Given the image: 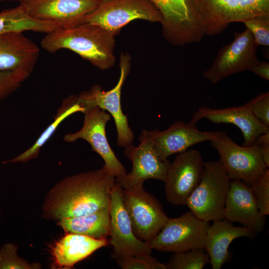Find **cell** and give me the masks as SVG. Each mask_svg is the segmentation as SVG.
Returning a JSON list of instances; mask_svg holds the SVG:
<instances>
[{
    "mask_svg": "<svg viewBox=\"0 0 269 269\" xmlns=\"http://www.w3.org/2000/svg\"><path fill=\"white\" fill-rule=\"evenodd\" d=\"M148 133L156 154L162 160L183 152L194 144L210 141L226 134L223 131H201L196 124L181 121L175 122L165 130H148Z\"/></svg>",
    "mask_w": 269,
    "mask_h": 269,
    "instance_id": "cell-17",
    "label": "cell"
},
{
    "mask_svg": "<svg viewBox=\"0 0 269 269\" xmlns=\"http://www.w3.org/2000/svg\"><path fill=\"white\" fill-rule=\"evenodd\" d=\"M84 123L78 132L66 134L65 141L73 142L78 139L86 140L92 150L100 155L104 161V165L115 177L119 178L127 173L124 166L111 148L106 134V126L111 116L106 111L94 107L84 113Z\"/></svg>",
    "mask_w": 269,
    "mask_h": 269,
    "instance_id": "cell-14",
    "label": "cell"
},
{
    "mask_svg": "<svg viewBox=\"0 0 269 269\" xmlns=\"http://www.w3.org/2000/svg\"><path fill=\"white\" fill-rule=\"evenodd\" d=\"M205 35L222 32L235 22L269 14V0H193Z\"/></svg>",
    "mask_w": 269,
    "mask_h": 269,
    "instance_id": "cell-4",
    "label": "cell"
},
{
    "mask_svg": "<svg viewBox=\"0 0 269 269\" xmlns=\"http://www.w3.org/2000/svg\"><path fill=\"white\" fill-rule=\"evenodd\" d=\"M100 0L101 1H106V0Z\"/></svg>",
    "mask_w": 269,
    "mask_h": 269,
    "instance_id": "cell-37",
    "label": "cell"
},
{
    "mask_svg": "<svg viewBox=\"0 0 269 269\" xmlns=\"http://www.w3.org/2000/svg\"><path fill=\"white\" fill-rule=\"evenodd\" d=\"M0 216H1V212H0Z\"/></svg>",
    "mask_w": 269,
    "mask_h": 269,
    "instance_id": "cell-38",
    "label": "cell"
},
{
    "mask_svg": "<svg viewBox=\"0 0 269 269\" xmlns=\"http://www.w3.org/2000/svg\"><path fill=\"white\" fill-rule=\"evenodd\" d=\"M115 36L100 26L84 22L68 28H58L46 34L40 44L52 53L62 49L71 50L102 70L116 62Z\"/></svg>",
    "mask_w": 269,
    "mask_h": 269,
    "instance_id": "cell-2",
    "label": "cell"
},
{
    "mask_svg": "<svg viewBox=\"0 0 269 269\" xmlns=\"http://www.w3.org/2000/svg\"><path fill=\"white\" fill-rule=\"evenodd\" d=\"M110 232L109 243L113 247L112 255L150 254L152 250L147 242L134 235L122 195V188L116 183L110 194Z\"/></svg>",
    "mask_w": 269,
    "mask_h": 269,
    "instance_id": "cell-16",
    "label": "cell"
},
{
    "mask_svg": "<svg viewBox=\"0 0 269 269\" xmlns=\"http://www.w3.org/2000/svg\"><path fill=\"white\" fill-rule=\"evenodd\" d=\"M230 179L220 160L204 162L201 180L186 204L200 219L210 222L223 219Z\"/></svg>",
    "mask_w": 269,
    "mask_h": 269,
    "instance_id": "cell-3",
    "label": "cell"
},
{
    "mask_svg": "<svg viewBox=\"0 0 269 269\" xmlns=\"http://www.w3.org/2000/svg\"><path fill=\"white\" fill-rule=\"evenodd\" d=\"M131 65L130 55L127 52L122 53L120 58V78L113 88L105 91L99 85H95L89 91L76 96L77 102L84 109L85 112L97 107L109 113L115 121L118 145L123 147L132 144L134 138L128 118L123 113L121 103L122 89L130 71Z\"/></svg>",
    "mask_w": 269,
    "mask_h": 269,
    "instance_id": "cell-5",
    "label": "cell"
},
{
    "mask_svg": "<svg viewBox=\"0 0 269 269\" xmlns=\"http://www.w3.org/2000/svg\"><path fill=\"white\" fill-rule=\"evenodd\" d=\"M26 78L14 71H0V99L6 98L15 91Z\"/></svg>",
    "mask_w": 269,
    "mask_h": 269,
    "instance_id": "cell-32",
    "label": "cell"
},
{
    "mask_svg": "<svg viewBox=\"0 0 269 269\" xmlns=\"http://www.w3.org/2000/svg\"><path fill=\"white\" fill-rule=\"evenodd\" d=\"M254 144L259 146L269 145V132L259 135L256 138Z\"/></svg>",
    "mask_w": 269,
    "mask_h": 269,
    "instance_id": "cell-35",
    "label": "cell"
},
{
    "mask_svg": "<svg viewBox=\"0 0 269 269\" xmlns=\"http://www.w3.org/2000/svg\"><path fill=\"white\" fill-rule=\"evenodd\" d=\"M139 144H132L124 148L125 156L132 162L131 172L115 178V182L126 189L153 179L165 182L170 162L162 160L156 154L149 137L148 130H143L139 137Z\"/></svg>",
    "mask_w": 269,
    "mask_h": 269,
    "instance_id": "cell-12",
    "label": "cell"
},
{
    "mask_svg": "<svg viewBox=\"0 0 269 269\" xmlns=\"http://www.w3.org/2000/svg\"><path fill=\"white\" fill-rule=\"evenodd\" d=\"M162 16V35L176 46L200 42L205 35L193 0H149Z\"/></svg>",
    "mask_w": 269,
    "mask_h": 269,
    "instance_id": "cell-6",
    "label": "cell"
},
{
    "mask_svg": "<svg viewBox=\"0 0 269 269\" xmlns=\"http://www.w3.org/2000/svg\"><path fill=\"white\" fill-rule=\"evenodd\" d=\"M60 27L55 22L39 20L29 16L20 3L14 8L0 12V34L29 30L46 34Z\"/></svg>",
    "mask_w": 269,
    "mask_h": 269,
    "instance_id": "cell-24",
    "label": "cell"
},
{
    "mask_svg": "<svg viewBox=\"0 0 269 269\" xmlns=\"http://www.w3.org/2000/svg\"><path fill=\"white\" fill-rule=\"evenodd\" d=\"M57 224L66 233L107 239L110 232V205L91 214L60 220Z\"/></svg>",
    "mask_w": 269,
    "mask_h": 269,
    "instance_id": "cell-23",
    "label": "cell"
},
{
    "mask_svg": "<svg viewBox=\"0 0 269 269\" xmlns=\"http://www.w3.org/2000/svg\"><path fill=\"white\" fill-rule=\"evenodd\" d=\"M223 217L228 222H239L257 232L265 228V216L259 212L251 187L241 180H230Z\"/></svg>",
    "mask_w": 269,
    "mask_h": 269,
    "instance_id": "cell-20",
    "label": "cell"
},
{
    "mask_svg": "<svg viewBox=\"0 0 269 269\" xmlns=\"http://www.w3.org/2000/svg\"><path fill=\"white\" fill-rule=\"evenodd\" d=\"M259 46L269 45V14L258 15L242 22Z\"/></svg>",
    "mask_w": 269,
    "mask_h": 269,
    "instance_id": "cell-29",
    "label": "cell"
},
{
    "mask_svg": "<svg viewBox=\"0 0 269 269\" xmlns=\"http://www.w3.org/2000/svg\"><path fill=\"white\" fill-rule=\"evenodd\" d=\"M17 0V1H19L20 3H22L27 1V0Z\"/></svg>",
    "mask_w": 269,
    "mask_h": 269,
    "instance_id": "cell-36",
    "label": "cell"
},
{
    "mask_svg": "<svg viewBox=\"0 0 269 269\" xmlns=\"http://www.w3.org/2000/svg\"><path fill=\"white\" fill-rule=\"evenodd\" d=\"M108 243L107 239L99 240L81 234L67 233L52 248L53 266L58 269L71 268Z\"/></svg>",
    "mask_w": 269,
    "mask_h": 269,
    "instance_id": "cell-22",
    "label": "cell"
},
{
    "mask_svg": "<svg viewBox=\"0 0 269 269\" xmlns=\"http://www.w3.org/2000/svg\"><path fill=\"white\" fill-rule=\"evenodd\" d=\"M143 184L122 188V195L134 235L148 242L157 235L169 218L159 200L144 190Z\"/></svg>",
    "mask_w": 269,
    "mask_h": 269,
    "instance_id": "cell-8",
    "label": "cell"
},
{
    "mask_svg": "<svg viewBox=\"0 0 269 269\" xmlns=\"http://www.w3.org/2000/svg\"><path fill=\"white\" fill-rule=\"evenodd\" d=\"M210 263L204 248L194 249L174 253L166 264V269H202Z\"/></svg>",
    "mask_w": 269,
    "mask_h": 269,
    "instance_id": "cell-26",
    "label": "cell"
},
{
    "mask_svg": "<svg viewBox=\"0 0 269 269\" xmlns=\"http://www.w3.org/2000/svg\"><path fill=\"white\" fill-rule=\"evenodd\" d=\"M262 159L267 168L269 167V145L259 146Z\"/></svg>",
    "mask_w": 269,
    "mask_h": 269,
    "instance_id": "cell-34",
    "label": "cell"
},
{
    "mask_svg": "<svg viewBox=\"0 0 269 269\" xmlns=\"http://www.w3.org/2000/svg\"><path fill=\"white\" fill-rule=\"evenodd\" d=\"M115 177L104 165L101 168L66 177L48 192L42 217L57 220L84 216L109 206Z\"/></svg>",
    "mask_w": 269,
    "mask_h": 269,
    "instance_id": "cell-1",
    "label": "cell"
},
{
    "mask_svg": "<svg viewBox=\"0 0 269 269\" xmlns=\"http://www.w3.org/2000/svg\"><path fill=\"white\" fill-rule=\"evenodd\" d=\"M260 214L269 215V169L267 168L263 173L251 185Z\"/></svg>",
    "mask_w": 269,
    "mask_h": 269,
    "instance_id": "cell-30",
    "label": "cell"
},
{
    "mask_svg": "<svg viewBox=\"0 0 269 269\" xmlns=\"http://www.w3.org/2000/svg\"><path fill=\"white\" fill-rule=\"evenodd\" d=\"M204 161L200 152L191 149L178 153L170 163L164 182L166 199L175 205H184L199 183Z\"/></svg>",
    "mask_w": 269,
    "mask_h": 269,
    "instance_id": "cell-13",
    "label": "cell"
},
{
    "mask_svg": "<svg viewBox=\"0 0 269 269\" xmlns=\"http://www.w3.org/2000/svg\"><path fill=\"white\" fill-rule=\"evenodd\" d=\"M255 230L246 227H236L225 219L213 221L206 235L204 249L208 254L213 269H220L231 257L229 247L232 242L240 237L254 239L257 234Z\"/></svg>",
    "mask_w": 269,
    "mask_h": 269,
    "instance_id": "cell-21",
    "label": "cell"
},
{
    "mask_svg": "<svg viewBox=\"0 0 269 269\" xmlns=\"http://www.w3.org/2000/svg\"><path fill=\"white\" fill-rule=\"evenodd\" d=\"M66 108L60 112L54 121L43 132L38 138L29 148L16 157L3 162V163L24 162L36 157L41 147L55 132L60 124L68 117L77 112L84 113V109L77 102L76 96L67 99Z\"/></svg>",
    "mask_w": 269,
    "mask_h": 269,
    "instance_id": "cell-25",
    "label": "cell"
},
{
    "mask_svg": "<svg viewBox=\"0 0 269 269\" xmlns=\"http://www.w3.org/2000/svg\"><path fill=\"white\" fill-rule=\"evenodd\" d=\"M112 256L122 269H166L165 264L160 262L150 254L112 255Z\"/></svg>",
    "mask_w": 269,
    "mask_h": 269,
    "instance_id": "cell-27",
    "label": "cell"
},
{
    "mask_svg": "<svg viewBox=\"0 0 269 269\" xmlns=\"http://www.w3.org/2000/svg\"><path fill=\"white\" fill-rule=\"evenodd\" d=\"M257 51L253 35L248 29L236 32L233 41L218 51L211 66L203 72V76L216 84L234 74L249 70L258 60Z\"/></svg>",
    "mask_w": 269,
    "mask_h": 269,
    "instance_id": "cell-11",
    "label": "cell"
},
{
    "mask_svg": "<svg viewBox=\"0 0 269 269\" xmlns=\"http://www.w3.org/2000/svg\"><path fill=\"white\" fill-rule=\"evenodd\" d=\"M210 142L230 180H241L251 186L267 168L257 144L239 145L226 133Z\"/></svg>",
    "mask_w": 269,
    "mask_h": 269,
    "instance_id": "cell-10",
    "label": "cell"
},
{
    "mask_svg": "<svg viewBox=\"0 0 269 269\" xmlns=\"http://www.w3.org/2000/svg\"><path fill=\"white\" fill-rule=\"evenodd\" d=\"M136 19L161 23L162 16L149 0H108L101 1L84 22L97 25L115 36Z\"/></svg>",
    "mask_w": 269,
    "mask_h": 269,
    "instance_id": "cell-9",
    "label": "cell"
},
{
    "mask_svg": "<svg viewBox=\"0 0 269 269\" xmlns=\"http://www.w3.org/2000/svg\"><path fill=\"white\" fill-rule=\"evenodd\" d=\"M101 2L99 0H27L20 4L32 17L55 22L60 28H68L84 22L86 17Z\"/></svg>",
    "mask_w": 269,
    "mask_h": 269,
    "instance_id": "cell-15",
    "label": "cell"
},
{
    "mask_svg": "<svg viewBox=\"0 0 269 269\" xmlns=\"http://www.w3.org/2000/svg\"><path fill=\"white\" fill-rule=\"evenodd\" d=\"M17 246L12 243H5L0 249V269H36L39 264L28 263L17 254Z\"/></svg>",
    "mask_w": 269,
    "mask_h": 269,
    "instance_id": "cell-28",
    "label": "cell"
},
{
    "mask_svg": "<svg viewBox=\"0 0 269 269\" xmlns=\"http://www.w3.org/2000/svg\"><path fill=\"white\" fill-rule=\"evenodd\" d=\"M249 71H252L261 78L266 80H269V63L266 61H256Z\"/></svg>",
    "mask_w": 269,
    "mask_h": 269,
    "instance_id": "cell-33",
    "label": "cell"
},
{
    "mask_svg": "<svg viewBox=\"0 0 269 269\" xmlns=\"http://www.w3.org/2000/svg\"><path fill=\"white\" fill-rule=\"evenodd\" d=\"M39 55L38 46L22 32L0 34V71H14L27 77Z\"/></svg>",
    "mask_w": 269,
    "mask_h": 269,
    "instance_id": "cell-19",
    "label": "cell"
},
{
    "mask_svg": "<svg viewBox=\"0 0 269 269\" xmlns=\"http://www.w3.org/2000/svg\"><path fill=\"white\" fill-rule=\"evenodd\" d=\"M202 119L215 124H231L236 126L242 133L243 145L246 146L253 144L259 135L269 132V128L256 118L246 104L223 109L201 107L195 112L190 121L196 124Z\"/></svg>",
    "mask_w": 269,
    "mask_h": 269,
    "instance_id": "cell-18",
    "label": "cell"
},
{
    "mask_svg": "<svg viewBox=\"0 0 269 269\" xmlns=\"http://www.w3.org/2000/svg\"><path fill=\"white\" fill-rule=\"evenodd\" d=\"M246 104L256 118L269 128V92L258 94Z\"/></svg>",
    "mask_w": 269,
    "mask_h": 269,
    "instance_id": "cell-31",
    "label": "cell"
},
{
    "mask_svg": "<svg viewBox=\"0 0 269 269\" xmlns=\"http://www.w3.org/2000/svg\"><path fill=\"white\" fill-rule=\"evenodd\" d=\"M210 225L209 222L200 219L190 210L178 217L169 218L148 243L152 250L173 253L204 248Z\"/></svg>",
    "mask_w": 269,
    "mask_h": 269,
    "instance_id": "cell-7",
    "label": "cell"
}]
</instances>
